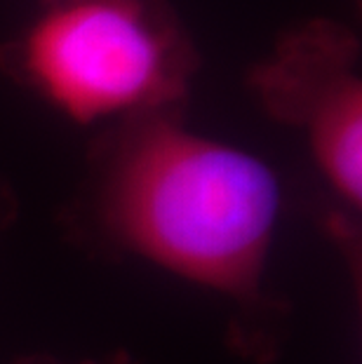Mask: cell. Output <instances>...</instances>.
Listing matches in <instances>:
<instances>
[{"instance_id": "obj_1", "label": "cell", "mask_w": 362, "mask_h": 364, "mask_svg": "<svg viewBox=\"0 0 362 364\" xmlns=\"http://www.w3.org/2000/svg\"><path fill=\"white\" fill-rule=\"evenodd\" d=\"M280 214V176L264 160L158 113L120 127L64 219L90 250L217 296L230 348L271 362L287 315L268 287Z\"/></svg>"}, {"instance_id": "obj_3", "label": "cell", "mask_w": 362, "mask_h": 364, "mask_svg": "<svg viewBox=\"0 0 362 364\" xmlns=\"http://www.w3.org/2000/svg\"><path fill=\"white\" fill-rule=\"evenodd\" d=\"M261 102L278 120L302 129L308 156L334 212L327 230L348 266L360 270L362 219V82L351 43L302 36L257 71Z\"/></svg>"}, {"instance_id": "obj_5", "label": "cell", "mask_w": 362, "mask_h": 364, "mask_svg": "<svg viewBox=\"0 0 362 364\" xmlns=\"http://www.w3.org/2000/svg\"><path fill=\"white\" fill-rule=\"evenodd\" d=\"M17 364H99V362H61L57 358H41V355H36V358H26ZM104 364H129V362L122 360V362H104Z\"/></svg>"}, {"instance_id": "obj_2", "label": "cell", "mask_w": 362, "mask_h": 364, "mask_svg": "<svg viewBox=\"0 0 362 364\" xmlns=\"http://www.w3.org/2000/svg\"><path fill=\"white\" fill-rule=\"evenodd\" d=\"M14 61L43 102L82 127L169 113L188 80L179 45L127 0L50 7L28 26Z\"/></svg>"}, {"instance_id": "obj_4", "label": "cell", "mask_w": 362, "mask_h": 364, "mask_svg": "<svg viewBox=\"0 0 362 364\" xmlns=\"http://www.w3.org/2000/svg\"><path fill=\"white\" fill-rule=\"evenodd\" d=\"M17 219V200L5 186H0V230L7 228Z\"/></svg>"}]
</instances>
